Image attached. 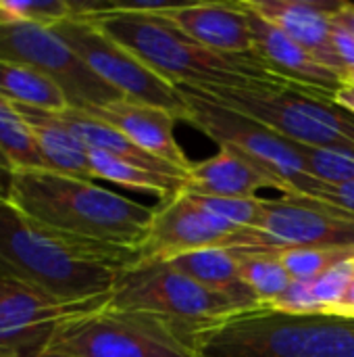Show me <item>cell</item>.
<instances>
[{"label": "cell", "instance_id": "1", "mask_svg": "<svg viewBox=\"0 0 354 357\" xmlns=\"http://www.w3.org/2000/svg\"><path fill=\"white\" fill-rule=\"evenodd\" d=\"M73 4L75 17L88 19L175 88H242L286 82L271 73L257 54L230 56L200 46L159 13L161 4Z\"/></svg>", "mask_w": 354, "mask_h": 357}, {"label": "cell", "instance_id": "2", "mask_svg": "<svg viewBox=\"0 0 354 357\" xmlns=\"http://www.w3.org/2000/svg\"><path fill=\"white\" fill-rule=\"evenodd\" d=\"M136 251L48 230L0 195V276L35 284L67 301L108 297Z\"/></svg>", "mask_w": 354, "mask_h": 357}, {"label": "cell", "instance_id": "3", "mask_svg": "<svg viewBox=\"0 0 354 357\" xmlns=\"http://www.w3.org/2000/svg\"><path fill=\"white\" fill-rule=\"evenodd\" d=\"M4 197L19 213L48 230L134 251L154 215V209L90 180L48 169L13 172Z\"/></svg>", "mask_w": 354, "mask_h": 357}, {"label": "cell", "instance_id": "4", "mask_svg": "<svg viewBox=\"0 0 354 357\" xmlns=\"http://www.w3.org/2000/svg\"><path fill=\"white\" fill-rule=\"evenodd\" d=\"M194 349L198 357H354V320L257 307L202 326Z\"/></svg>", "mask_w": 354, "mask_h": 357}, {"label": "cell", "instance_id": "5", "mask_svg": "<svg viewBox=\"0 0 354 357\" xmlns=\"http://www.w3.org/2000/svg\"><path fill=\"white\" fill-rule=\"evenodd\" d=\"M190 90L261 121L292 142L354 153V113L330 94L290 82Z\"/></svg>", "mask_w": 354, "mask_h": 357}, {"label": "cell", "instance_id": "6", "mask_svg": "<svg viewBox=\"0 0 354 357\" xmlns=\"http://www.w3.org/2000/svg\"><path fill=\"white\" fill-rule=\"evenodd\" d=\"M35 357H198L194 333L144 312L100 307L58 324Z\"/></svg>", "mask_w": 354, "mask_h": 357}, {"label": "cell", "instance_id": "7", "mask_svg": "<svg viewBox=\"0 0 354 357\" xmlns=\"http://www.w3.org/2000/svg\"><path fill=\"white\" fill-rule=\"evenodd\" d=\"M179 92L188 105V123L204 132L219 146H227L248 159L255 167L265 172L284 195L317 199L325 184L305 172L296 142L190 88H179Z\"/></svg>", "mask_w": 354, "mask_h": 357}, {"label": "cell", "instance_id": "8", "mask_svg": "<svg viewBox=\"0 0 354 357\" xmlns=\"http://www.w3.org/2000/svg\"><path fill=\"white\" fill-rule=\"evenodd\" d=\"M106 307L152 314L194 337L202 326L242 312L232 299L192 280L169 261H136L123 268Z\"/></svg>", "mask_w": 354, "mask_h": 357}, {"label": "cell", "instance_id": "9", "mask_svg": "<svg viewBox=\"0 0 354 357\" xmlns=\"http://www.w3.org/2000/svg\"><path fill=\"white\" fill-rule=\"evenodd\" d=\"M309 247H354L353 213L309 197L265 199L259 226L236 234L227 249L280 253Z\"/></svg>", "mask_w": 354, "mask_h": 357}, {"label": "cell", "instance_id": "10", "mask_svg": "<svg viewBox=\"0 0 354 357\" xmlns=\"http://www.w3.org/2000/svg\"><path fill=\"white\" fill-rule=\"evenodd\" d=\"M52 29L104 84L115 88L123 98L165 109L177 119L188 117V105L179 88L161 79L88 19L71 17L56 23Z\"/></svg>", "mask_w": 354, "mask_h": 357}, {"label": "cell", "instance_id": "11", "mask_svg": "<svg viewBox=\"0 0 354 357\" xmlns=\"http://www.w3.org/2000/svg\"><path fill=\"white\" fill-rule=\"evenodd\" d=\"M0 61H15L42 71L61 86L73 109L102 107L123 98L46 25L0 23Z\"/></svg>", "mask_w": 354, "mask_h": 357}, {"label": "cell", "instance_id": "12", "mask_svg": "<svg viewBox=\"0 0 354 357\" xmlns=\"http://www.w3.org/2000/svg\"><path fill=\"white\" fill-rule=\"evenodd\" d=\"M108 297L67 301L35 284L0 276V357H35L58 324L104 307Z\"/></svg>", "mask_w": 354, "mask_h": 357}, {"label": "cell", "instance_id": "13", "mask_svg": "<svg viewBox=\"0 0 354 357\" xmlns=\"http://www.w3.org/2000/svg\"><path fill=\"white\" fill-rule=\"evenodd\" d=\"M236 234L240 230L179 192L154 209L148 232L136 249V261H169L200 249L230 247Z\"/></svg>", "mask_w": 354, "mask_h": 357}, {"label": "cell", "instance_id": "14", "mask_svg": "<svg viewBox=\"0 0 354 357\" xmlns=\"http://www.w3.org/2000/svg\"><path fill=\"white\" fill-rule=\"evenodd\" d=\"M159 13L213 52L230 56L255 54L248 13L242 2L161 4Z\"/></svg>", "mask_w": 354, "mask_h": 357}, {"label": "cell", "instance_id": "15", "mask_svg": "<svg viewBox=\"0 0 354 357\" xmlns=\"http://www.w3.org/2000/svg\"><path fill=\"white\" fill-rule=\"evenodd\" d=\"M242 4L248 13V23L252 31V52L269 67V71L290 84L305 86L336 98L338 90L346 86V79L338 71L319 63L305 46L294 42L273 23L255 13L244 0Z\"/></svg>", "mask_w": 354, "mask_h": 357}, {"label": "cell", "instance_id": "16", "mask_svg": "<svg viewBox=\"0 0 354 357\" xmlns=\"http://www.w3.org/2000/svg\"><path fill=\"white\" fill-rule=\"evenodd\" d=\"M255 13L273 23L294 42L305 46L319 63L338 71L346 79V69L338 59L332 31L334 17L340 2H311V0H244Z\"/></svg>", "mask_w": 354, "mask_h": 357}, {"label": "cell", "instance_id": "17", "mask_svg": "<svg viewBox=\"0 0 354 357\" xmlns=\"http://www.w3.org/2000/svg\"><path fill=\"white\" fill-rule=\"evenodd\" d=\"M90 113L92 117L113 126L123 136H127L134 144H138L142 151L188 172L192 167L190 159L182 151V146L175 140L173 126L177 121L175 115H171L165 109L134 102L127 98L113 100L102 107H90L81 109Z\"/></svg>", "mask_w": 354, "mask_h": 357}, {"label": "cell", "instance_id": "18", "mask_svg": "<svg viewBox=\"0 0 354 357\" xmlns=\"http://www.w3.org/2000/svg\"><path fill=\"white\" fill-rule=\"evenodd\" d=\"M277 188V184L248 159L227 146L200 163H192L186 176L184 192L202 197H234L250 199L261 188Z\"/></svg>", "mask_w": 354, "mask_h": 357}, {"label": "cell", "instance_id": "19", "mask_svg": "<svg viewBox=\"0 0 354 357\" xmlns=\"http://www.w3.org/2000/svg\"><path fill=\"white\" fill-rule=\"evenodd\" d=\"M17 109L31 128L44 169L79 180H94L90 151L71 134L65 123L56 119L54 113L31 109L25 105H17Z\"/></svg>", "mask_w": 354, "mask_h": 357}, {"label": "cell", "instance_id": "20", "mask_svg": "<svg viewBox=\"0 0 354 357\" xmlns=\"http://www.w3.org/2000/svg\"><path fill=\"white\" fill-rule=\"evenodd\" d=\"M169 264L207 289L225 295L242 312L263 307L240 274V259L227 247H211L169 259Z\"/></svg>", "mask_w": 354, "mask_h": 357}, {"label": "cell", "instance_id": "21", "mask_svg": "<svg viewBox=\"0 0 354 357\" xmlns=\"http://www.w3.org/2000/svg\"><path fill=\"white\" fill-rule=\"evenodd\" d=\"M56 119L61 123H65L71 134L88 149V151H102L108 155H115L119 159H125L129 163H136L140 167L152 169V172H161V174H171V176H182L186 178L188 172L142 151L138 144H134L127 136H123L119 130H115L113 126L92 117L90 113L81 111V109H65L61 113H54Z\"/></svg>", "mask_w": 354, "mask_h": 357}, {"label": "cell", "instance_id": "22", "mask_svg": "<svg viewBox=\"0 0 354 357\" xmlns=\"http://www.w3.org/2000/svg\"><path fill=\"white\" fill-rule=\"evenodd\" d=\"M0 96L15 105L48 113H61L71 107L67 94L54 79L15 61H0Z\"/></svg>", "mask_w": 354, "mask_h": 357}, {"label": "cell", "instance_id": "23", "mask_svg": "<svg viewBox=\"0 0 354 357\" xmlns=\"http://www.w3.org/2000/svg\"><path fill=\"white\" fill-rule=\"evenodd\" d=\"M90 165H92L94 178L115 182V184L136 188V190L154 192L163 203L184 192V186H186V178L182 176L152 172V169L140 167L136 163H129L125 159H119L102 151H90Z\"/></svg>", "mask_w": 354, "mask_h": 357}, {"label": "cell", "instance_id": "24", "mask_svg": "<svg viewBox=\"0 0 354 357\" xmlns=\"http://www.w3.org/2000/svg\"><path fill=\"white\" fill-rule=\"evenodd\" d=\"M0 155L13 172L44 169L31 128L17 105L0 96Z\"/></svg>", "mask_w": 354, "mask_h": 357}, {"label": "cell", "instance_id": "25", "mask_svg": "<svg viewBox=\"0 0 354 357\" xmlns=\"http://www.w3.org/2000/svg\"><path fill=\"white\" fill-rule=\"evenodd\" d=\"M236 251V249H232ZM240 259V274L246 287L257 295L263 307L271 305L292 282L277 253L267 251H236Z\"/></svg>", "mask_w": 354, "mask_h": 357}, {"label": "cell", "instance_id": "26", "mask_svg": "<svg viewBox=\"0 0 354 357\" xmlns=\"http://www.w3.org/2000/svg\"><path fill=\"white\" fill-rule=\"evenodd\" d=\"M298 157L305 172L325 186H342L354 182V153L342 149H321L298 144Z\"/></svg>", "mask_w": 354, "mask_h": 357}, {"label": "cell", "instance_id": "27", "mask_svg": "<svg viewBox=\"0 0 354 357\" xmlns=\"http://www.w3.org/2000/svg\"><path fill=\"white\" fill-rule=\"evenodd\" d=\"M292 280H315L332 268L354 259V247H309L277 253Z\"/></svg>", "mask_w": 354, "mask_h": 357}, {"label": "cell", "instance_id": "28", "mask_svg": "<svg viewBox=\"0 0 354 357\" xmlns=\"http://www.w3.org/2000/svg\"><path fill=\"white\" fill-rule=\"evenodd\" d=\"M75 17V4L69 0H0V23H38L54 27Z\"/></svg>", "mask_w": 354, "mask_h": 357}, {"label": "cell", "instance_id": "29", "mask_svg": "<svg viewBox=\"0 0 354 357\" xmlns=\"http://www.w3.org/2000/svg\"><path fill=\"white\" fill-rule=\"evenodd\" d=\"M198 207L209 211L211 215L223 220L225 224L234 226L236 230H250L257 228L263 218V201L259 197L250 199H234V197H202L186 192Z\"/></svg>", "mask_w": 354, "mask_h": 357}, {"label": "cell", "instance_id": "30", "mask_svg": "<svg viewBox=\"0 0 354 357\" xmlns=\"http://www.w3.org/2000/svg\"><path fill=\"white\" fill-rule=\"evenodd\" d=\"M354 278V259H348L336 268H332L330 272L321 274L319 278L311 280L313 282V295L315 301L321 310V314L325 316H334L338 312V307L342 305L351 282Z\"/></svg>", "mask_w": 354, "mask_h": 357}, {"label": "cell", "instance_id": "31", "mask_svg": "<svg viewBox=\"0 0 354 357\" xmlns=\"http://www.w3.org/2000/svg\"><path fill=\"white\" fill-rule=\"evenodd\" d=\"M269 310L294 314V316H309V314H321L315 295H313V282L311 280H292L290 287L271 303Z\"/></svg>", "mask_w": 354, "mask_h": 357}, {"label": "cell", "instance_id": "32", "mask_svg": "<svg viewBox=\"0 0 354 357\" xmlns=\"http://www.w3.org/2000/svg\"><path fill=\"white\" fill-rule=\"evenodd\" d=\"M332 44H334V50H336L338 59L342 61L346 73L354 71V33H351L344 25H340L336 19H334ZM346 77H348V75H346Z\"/></svg>", "mask_w": 354, "mask_h": 357}, {"label": "cell", "instance_id": "33", "mask_svg": "<svg viewBox=\"0 0 354 357\" xmlns=\"http://www.w3.org/2000/svg\"><path fill=\"white\" fill-rule=\"evenodd\" d=\"M317 201L330 203L354 215V182L342 184V186H323L321 192L317 195Z\"/></svg>", "mask_w": 354, "mask_h": 357}, {"label": "cell", "instance_id": "34", "mask_svg": "<svg viewBox=\"0 0 354 357\" xmlns=\"http://www.w3.org/2000/svg\"><path fill=\"white\" fill-rule=\"evenodd\" d=\"M340 25H344L351 33H354V4L353 2H340L338 13L334 17Z\"/></svg>", "mask_w": 354, "mask_h": 357}, {"label": "cell", "instance_id": "35", "mask_svg": "<svg viewBox=\"0 0 354 357\" xmlns=\"http://www.w3.org/2000/svg\"><path fill=\"white\" fill-rule=\"evenodd\" d=\"M334 316H340V318H353L354 320V278H353V282H351V289H348L346 297H344V301H342V305L338 307V312H336Z\"/></svg>", "mask_w": 354, "mask_h": 357}, {"label": "cell", "instance_id": "36", "mask_svg": "<svg viewBox=\"0 0 354 357\" xmlns=\"http://www.w3.org/2000/svg\"><path fill=\"white\" fill-rule=\"evenodd\" d=\"M336 102H340L342 107H346L348 111L354 113V86H344L338 90L336 94Z\"/></svg>", "mask_w": 354, "mask_h": 357}, {"label": "cell", "instance_id": "37", "mask_svg": "<svg viewBox=\"0 0 354 357\" xmlns=\"http://www.w3.org/2000/svg\"><path fill=\"white\" fill-rule=\"evenodd\" d=\"M8 176H10V167L6 165V161H4L2 155H0V195H6Z\"/></svg>", "mask_w": 354, "mask_h": 357}, {"label": "cell", "instance_id": "38", "mask_svg": "<svg viewBox=\"0 0 354 357\" xmlns=\"http://www.w3.org/2000/svg\"><path fill=\"white\" fill-rule=\"evenodd\" d=\"M346 86H354V71L348 73V77H346Z\"/></svg>", "mask_w": 354, "mask_h": 357}]
</instances>
